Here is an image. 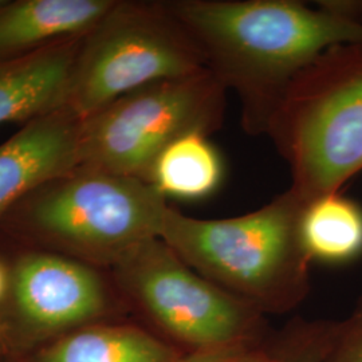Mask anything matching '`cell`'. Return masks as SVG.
I'll use <instances>...</instances> for the list:
<instances>
[{"mask_svg": "<svg viewBox=\"0 0 362 362\" xmlns=\"http://www.w3.org/2000/svg\"><path fill=\"white\" fill-rule=\"evenodd\" d=\"M79 40L64 39L0 62V125H25L65 106Z\"/></svg>", "mask_w": 362, "mask_h": 362, "instance_id": "30bf717a", "label": "cell"}, {"mask_svg": "<svg viewBox=\"0 0 362 362\" xmlns=\"http://www.w3.org/2000/svg\"><path fill=\"white\" fill-rule=\"evenodd\" d=\"M113 269L122 293L185 354L263 344L264 314L197 274L160 238L136 247Z\"/></svg>", "mask_w": 362, "mask_h": 362, "instance_id": "52a82bcc", "label": "cell"}, {"mask_svg": "<svg viewBox=\"0 0 362 362\" xmlns=\"http://www.w3.org/2000/svg\"><path fill=\"white\" fill-rule=\"evenodd\" d=\"M223 179V161L207 136L191 133L157 157L149 182L165 197L200 200L214 194Z\"/></svg>", "mask_w": 362, "mask_h": 362, "instance_id": "5bb4252c", "label": "cell"}, {"mask_svg": "<svg viewBox=\"0 0 362 362\" xmlns=\"http://www.w3.org/2000/svg\"><path fill=\"white\" fill-rule=\"evenodd\" d=\"M207 69L167 1H122L79 40L66 105L81 119L130 91Z\"/></svg>", "mask_w": 362, "mask_h": 362, "instance_id": "5b68a950", "label": "cell"}, {"mask_svg": "<svg viewBox=\"0 0 362 362\" xmlns=\"http://www.w3.org/2000/svg\"><path fill=\"white\" fill-rule=\"evenodd\" d=\"M286 360L287 346L284 337L278 345L272 348L260 344L239 349L185 354L180 362H286Z\"/></svg>", "mask_w": 362, "mask_h": 362, "instance_id": "e0dca14e", "label": "cell"}, {"mask_svg": "<svg viewBox=\"0 0 362 362\" xmlns=\"http://www.w3.org/2000/svg\"><path fill=\"white\" fill-rule=\"evenodd\" d=\"M185 356L132 326H104L69 337L43 362H180Z\"/></svg>", "mask_w": 362, "mask_h": 362, "instance_id": "4fadbf2b", "label": "cell"}, {"mask_svg": "<svg viewBox=\"0 0 362 362\" xmlns=\"http://www.w3.org/2000/svg\"><path fill=\"white\" fill-rule=\"evenodd\" d=\"M4 1H6V0H0V7L4 4Z\"/></svg>", "mask_w": 362, "mask_h": 362, "instance_id": "ffe728a7", "label": "cell"}, {"mask_svg": "<svg viewBox=\"0 0 362 362\" xmlns=\"http://www.w3.org/2000/svg\"><path fill=\"white\" fill-rule=\"evenodd\" d=\"M305 203L290 189L250 214L197 219L169 206L160 239L194 272L260 313L296 309L310 291L299 233Z\"/></svg>", "mask_w": 362, "mask_h": 362, "instance_id": "7a4b0ae2", "label": "cell"}, {"mask_svg": "<svg viewBox=\"0 0 362 362\" xmlns=\"http://www.w3.org/2000/svg\"><path fill=\"white\" fill-rule=\"evenodd\" d=\"M81 122L62 106L28 121L0 144V223L39 184L78 167Z\"/></svg>", "mask_w": 362, "mask_h": 362, "instance_id": "9c48e42d", "label": "cell"}, {"mask_svg": "<svg viewBox=\"0 0 362 362\" xmlns=\"http://www.w3.org/2000/svg\"><path fill=\"white\" fill-rule=\"evenodd\" d=\"M167 197L146 181L76 167L25 194L1 223L98 264L160 236Z\"/></svg>", "mask_w": 362, "mask_h": 362, "instance_id": "277c9868", "label": "cell"}, {"mask_svg": "<svg viewBox=\"0 0 362 362\" xmlns=\"http://www.w3.org/2000/svg\"><path fill=\"white\" fill-rule=\"evenodd\" d=\"M317 3L334 13L362 22V0H321Z\"/></svg>", "mask_w": 362, "mask_h": 362, "instance_id": "ac0fdd59", "label": "cell"}, {"mask_svg": "<svg viewBox=\"0 0 362 362\" xmlns=\"http://www.w3.org/2000/svg\"><path fill=\"white\" fill-rule=\"evenodd\" d=\"M227 93L208 69L130 91L82 119L78 165L149 182L170 144L221 128Z\"/></svg>", "mask_w": 362, "mask_h": 362, "instance_id": "8992f818", "label": "cell"}, {"mask_svg": "<svg viewBox=\"0 0 362 362\" xmlns=\"http://www.w3.org/2000/svg\"><path fill=\"white\" fill-rule=\"evenodd\" d=\"M302 245L313 262L341 266L362 257V207L344 194H325L305 204Z\"/></svg>", "mask_w": 362, "mask_h": 362, "instance_id": "7c38bea8", "label": "cell"}, {"mask_svg": "<svg viewBox=\"0 0 362 362\" xmlns=\"http://www.w3.org/2000/svg\"><path fill=\"white\" fill-rule=\"evenodd\" d=\"M269 136L305 204L339 192L362 170V43L322 52L291 83Z\"/></svg>", "mask_w": 362, "mask_h": 362, "instance_id": "3957f363", "label": "cell"}, {"mask_svg": "<svg viewBox=\"0 0 362 362\" xmlns=\"http://www.w3.org/2000/svg\"><path fill=\"white\" fill-rule=\"evenodd\" d=\"M324 362H362V294L344 321H338L336 336Z\"/></svg>", "mask_w": 362, "mask_h": 362, "instance_id": "2e32d148", "label": "cell"}, {"mask_svg": "<svg viewBox=\"0 0 362 362\" xmlns=\"http://www.w3.org/2000/svg\"><path fill=\"white\" fill-rule=\"evenodd\" d=\"M208 70L242 107V127L264 136L296 78L327 49L362 43V22L298 0L167 1Z\"/></svg>", "mask_w": 362, "mask_h": 362, "instance_id": "6da1fadb", "label": "cell"}, {"mask_svg": "<svg viewBox=\"0 0 362 362\" xmlns=\"http://www.w3.org/2000/svg\"><path fill=\"white\" fill-rule=\"evenodd\" d=\"M7 287L18 310L50 327L90 320L109 303V291L97 272L52 254L35 252L18 260Z\"/></svg>", "mask_w": 362, "mask_h": 362, "instance_id": "ba28073f", "label": "cell"}, {"mask_svg": "<svg viewBox=\"0 0 362 362\" xmlns=\"http://www.w3.org/2000/svg\"><path fill=\"white\" fill-rule=\"evenodd\" d=\"M7 290V278H6V274L3 272V269L0 267V299L4 296Z\"/></svg>", "mask_w": 362, "mask_h": 362, "instance_id": "d6986e66", "label": "cell"}, {"mask_svg": "<svg viewBox=\"0 0 362 362\" xmlns=\"http://www.w3.org/2000/svg\"><path fill=\"white\" fill-rule=\"evenodd\" d=\"M117 0H6L0 7V62L52 43L83 38Z\"/></svg>", "mask_w": 362, "mask_h": 362, "instance_id": "8fae6325", "label": "cell"}, {"mask_svg": "<svg viewBox=\"0 0 362 362\" xmlns=\"http://www.w3.org/2000/svg\"><path fill=\"white\" fill-rule=\"evenodd\" d=\"M336 332L337 321H314L293 326L285 336L286 362H324Z\"/></svg>", "mask_w": 362, "mask_h": 362, "instance_id": "9a60e30c", "label": "cell"}]
</instances>
